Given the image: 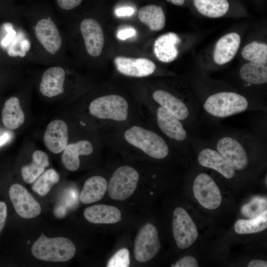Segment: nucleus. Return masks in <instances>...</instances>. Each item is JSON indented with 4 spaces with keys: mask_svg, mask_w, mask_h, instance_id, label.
Wrapping results in <instances>:
<instances>
[{
    "mask_svg": "<svg viewBox=\"0 0 267 267\" xmlns=\"http://www.w3.org/2000/svg\"><path fill=\"white\" fill-rule=\"evenodd\" d=\"M139 179V174L134 168L123 166L112 174L108 184L107 190L112 199L124 201L134 194Z\"/></svg>",
    "mask_w": 267,
    "mask_h": 267,
    "instance_id": "0eeeda50",
    "label": "nucleus"
},
{
    "mask_svg": "<svg viewBox=\"0 0 267 267\" xmlns=\"http://www.w3.org/2000/svg\"><path fill=\"white\" fill-rule=\"evenodd\" d=\"M134 12V9L129 7L120 8L116 11V14L118 16H130Z\"/></svg>",
    "mask_w": 267,
    "mask_h": 267,
    "instance_id": "e433bc0d",
    "label": "nucleus"
},
{
    "mask_svg": "<svg viewBox=\"0 0 267 267\" xmlns=\"http://www.w3.org/2000/svg\"><path fill=\"white\" fill-rule=\"evenodd\" d=\"M93 150L92 144L87 140L68 144L63 151L61 158L62 163L68 170L75 171L80 166L79 156L89 155Z\"/></svg>",
    "mask_w": 267,
    "mask_h": 267,
    "instance_id": "aec40b11",
    "label": "nucleus"
},
{
    "mask_svg": "<svg viewBox=\"0 0 267 267\" xmlns=\"http://www.w3.org/2000/svg\"><path fill=\"white\" fill-rule=\"evenodd\" d=\"M135 29L131 28H128L120 30L117 33V37L121 40H125L129 38L132 37L135 35Z\"/></svg>",
    "mask_w": 267,
    "mask_h": 267,
    "instance_id": "f704fd0d",
    "label": "nucleus"
},
{
    "mask_svg": "<svg viewBox=\"0 0 267 267\" xmlns=\"http://www.w3.org/2000/svg\"><path fill=\"white\" fill-rule=\"evenodd\" d=\"M242 81L249 85H261L267 82V62L249 61L239 70Z\"/></svg>",
    "mask_w": 267,
    "mask_h": 267,
    "instance_id": "5701e85b",
    "label": "nucleus"
},
{
    "mask_svg": "<svg viewBox=\"0 0 267 267\" xmlns=\"http://www.w3.org/2000/svg\"><path fill=\"white\" fill-rule=\"evenodd\" d=\"M68 141V128L63 121L55 120L48 124L44 134V142L50 151L55 154L61 152Z\"/></svg>",
    "mask_w": 267,
    "mask_h": 267,
    "instance_id": "dca6fc26",
    "label": "nucleus"
},
{
    "mask_svg": "<svg viewBox=\"0 0 267 267\" xmlns=\"http://www.w3.org/2000/svg\"><path fill=\"white\" fill-rule=\"evenodd\" d=\"M191 142L193 149L197 152V161L200 166L214 170L227 179L235 176L234 169L205 139L191 134Z\"/></svg>",
    "mask_w": 267,
    "mask_h": 267,
    "instance_id": "39448f33",
    "label": "nucleus"
},
{
    "mask_svg": "<svg viewBox=\"0 0 267 267\" xmlns=\"http://www.w3.org/2000/svg\"><path fill=\"white\" fill-rule=\"evenodd\" d=\"M267 227V210L259 216L248 220H238L234 224L235 232L239 234L259 232Z\"/></svg>",
    "mask_w": 267,
    "mask_h": 267,
    "instance_id": "cd10ccee",
    "label": "nucleus"
},
{
    "mask_svg": "<svg viewBox=\"0 0 267 267\" xmlns=\"http://www.w3.org/2000/svg\"><path fill=\"white\" fill-rule=\"evenodd\" d=\"M180 42L179 36L173 32L160 36L154 44V52L156 57L164 63L174 61L178 56V45Z\"/></svg>",
    "mask_w": 267,
    "mask_h": 267,
    "instance_id": "6ab92c4d",
    "label": "nucleus"
},
{
    "mask_svg": "<svg viewBox=\"0 0 267 267\" xmlns=\"http://www.w3.org/2000/svg\"><path fill=\"white\" fill-rule=\"evenodd\" d=\"M156 116L159 128L167 137L179 143L181 146L193 149L191 133L179 120L160 105L156 109Z\"/></svg>",
    "mask_w": 267,
    "mask_h": 267,
    "instance_id": "6e6552de",
    "label": "nucleus"
},
{
    "mask_svg": "<svg viewBox=\"0 0 267 267\" xmlns=\"http://www.w3.org/2000/svg\"><path fill=\"white\" fill-rule=\"evenodd\" d=\"M167 1H170L174 5L181 6L183 5L185 0H167Z\"/></svg>",
    "mask_w": 267,
    "mask_h": 267,
    "instance_id": "ea45409f",
    "label": "nucleus"
},
{
    "mask_svg": "<svg viewBox=\"0 0 267 267\" xmlns=\"http://www.w3.org/2000/svg\"><path fill=\"white\" fill-rule=\"evenodd\" d=\"M85 219L93 223H115L121 218V213L117 207L104 204L95 205L87 208L84 212Z\"/></svg>",
    "mask_w": 267,
    "mask_h": 267,
    "instance_id": "412c9836",
    "label": "nucleus"
},
{
    "mask_svg": "<svg viewBox=\"0 0 267 267\" xmlns=\"http://www.w3.org/2000/svg\"><path fill=\"white\" fill-rule=\"evenodd\" d=\"M130 253L127 248L118 250L108 261L107 267H128L130 266Z\"/></svg>",
    "mask_w": 267,
    "mask_h": 267,
    "instance_id": "2f4dec72",
    "label": "nucleus"
},
{
    "mask_svg": "<svg viewBox=\"0 0 267 267\" xmlns=\"http://www.w3.org/2000/svg\"><path fill=\"white\" fill-rule=\"evenodd\" d=\"M194 195L198 202L204 208L214 210L222 202L221 191L213 178L206 173L198 174L193 184Z\"/></svg>",
    "mask_w": 267,
    "mask_h": 267,
    "instance_id": "9b49d317",
    "label": "nucleus"
},
{
    "mask_svg": "<svg viewBox=\"0 0 267 267\" xmlns=\"http://www.w3.org/2000/svg\"><path fill=\"white\" fill-rule=\"evenodd\" d=\"M248 267H267V262L266 261L255 260L251 261L248 265Z\"/></svg>",
    "mask_w": 267,
    "mask_h": 267,
    "instance_id": "4c0bfd02",
    "label": "nucleus"
},
{
    "mask_svg": "<svg viewBox=\"0 0 267 267\" xmlns=\"http://www.w3.org/2000/svg\"><path fill=\"white\" fill-rule=\"evenodd\" d=\"M127 142L139 149L149 157L163 159L170 152L169 145L158 134L139 126H133L124 134Z\"/></svg>",
    "mask_w": 267,
    "mask_h": 267,
    "instance_id": "20e7f679",
    "label": "nucleus"
},
{
    "mask_svg": "<svg viewBox=\"0 0 267 267\" xmlns=\"http://www.w3.org/2000/svg\"><path fill=\"white\" fill-rule=\"evenodd\" d=\"M198 266L197 260L191 256H185L171 266L172 267H198Z\"/></svg>",
    "mask_w": 267,
    "mask_h": 267,
    "instance_id": "473e14b6",
    "label": "nucleus"
},
{
    "mask_svg": "<svg viewBox=\"0 0 267 267\" xmlns=\"http://www.w3.org/2000/svg\"><path fill=\"white\" fill-rule=\"evenodd\" d=\"M1 116L3 124L9 129H17L23 124L25 115L17 97H11L5 101Z\"/></svg>",
    "mask_w": 267,
    "mask_h": 267,
    "instance_id": "b1692460",
    "label": "nucleus"
},
{
    "mask_svg": "<svg viewBox=\"0 0 267 267\" xmlns=\"http://www.w3.org/2000/svg\"><path fill=\"white\" fill-rule=\"evenodd\" d=\"M161 243L156 227L150 223L145 224L136 235L134 243V255L139 262L151 260L159 252Z\"/></svg>",
    "mask_w": 267,
    "mask_h": 267,
    "instance_id": "1a4fd4ad",
    "label": "nucleus"
},
{
    "mask_svg": "<svg viewBox=\"0 0 267 267\" xmlns=\"http://www.w3.org/2000/svg\"><path fill=\"white\" fill-rule=\"evenodd\" d=\"M108 183L102 177L95 176L88 178L80 194L81 202L86 204L101 200L107 190Z\"/></svg>",
    "mask_w": 267,
    "mask_h": 267,
    "instance_id": "4be33fe9",
    "label": "nucleus"
},
{
    "mask_svg": "<svg viewBox=\"0 0 267 267\" xmlns=\"http://www.w3.org/2000/svg\"><path fill=\"white\" fill-rule=\"evenodd\" d=\"M49 165L48 157L44 151L38 150L32 155V162L24 166L21 170L23 180L27 183H32L44 172Z\"/></svg>",
    "mask_w": 267,
    "mask_h": 267,
    "instance_id": "a878e982",
    "label": "nucleus"
},
{
    "mask_svg": "<svg viewBox=\"0 0 267 267\" xmlns=\"http://www.w3.org/2000/svg\"><path fill=\"white\" fill-rule=\"evenodd\" d=\"M241 44V37L237 33H228L217 42L214 52L213 59L219 65L230 61L235 56Z\"/></svg>",
    "mask_w": 267,
    "mask_h": 267,
    "instance_id": "f3484780",
    "label": "nucleus"
},
{
    "mask_svg": "<svg viewBox=\"0 0 267 267\" xmlns=\"http://www.w3.org/2000/svg\"><path fill=\"white\" fill-rule=\"evenodd\" d=\"M138 17L151 31H160L165 26V15L162 8L159 5L148 4L142 6L138 11Z\"/></svg>",
    "mask_w": 267,
    "mask_h": 267,
    "instance_id": "393cba45",
    "label": "nucleus"
},
{
    "mask_svg": "<svg viewBox=\"0 0 267 267\" xmlns=\"http://www.w3.org/2000/svg\"><path fill=\"white\" fill-rule=\"evenodd\" d=\"M11 134L8 132H5L0 136V146L8 142L11 138Z\"/></svg>",
    "mask_w": 267,
    "mask_h": 267,
    "instance_id": "58836bf2",
    "label": "nucleus"
},
{
    "mask_svg": "<svg viewBox=\"0 0 267 267\" xmlns=\"http://www.w3.org/2000/svg\"><path fill=\"white\" fill-rule=\"evenodd\" d=\"M241 55L248 61L267 62V44L252 42L243 48Z\"/></svg>",
    "mask_w": 267,
    "mask_h": 267,
    "instance_id": "c756f323",
    "label": "nucleus"
},
{
    "mask_svg": "<svg viewBox=\"0 0 267 267\" xmlns=\"http://www.w3.org/2000/svg\"><path fill=\"white\" fill-rule=\"evenodd\" d=\"M80 30L87 52L93 57L99 56L104 46V37L99 22L93 18H86L81 23Z\"/></svg>",
    "mask_w": 267,
    "mask_h": 267,
    "instance_id": "ddd939ff",
    "label": "nucleus"
},
{
    "mask_svg": "<svg viewBox=\"0 0 267 267\" xmlns=\"http://www.w3.org/2000/svg\"><path fill=\"white\" fill-rule=\"evenodd\" d=\"M8 193L13 207L20 217L32 219L40 214V204L23 185L19 183L12 184Z\"/></svg>",
    "mask_w": 267,
    "mask_h": 267,
    "instance_id": "f8f14e48",
    "label": "nucleus"
},
{
    "mask_svg": "<svg viewBox=\"0 0 267 267\" xmlns=\"http://www.w3.org/2000/svg\"><path fill=\"white\" fill-rule=\"evenodd\" d=\"M65 79V72L60 67L47 69L43 74L40 84V91L44 96L52 97L62 94Z\"/></svg>",
    "mask_w": 267,
    "mask_h": 267,
    "instance_id": "a211bd4d",
    "label": "nucleus"
},
{
    "mask_svg": "<svg viewBox=\"0 0 267 267\" xmlns=\"http://www.w3.org/2000/svg\"><path fill=\"white\" fill-rule=\"evenodd\" d=\"M235 171L249 166L251 156L265 151L266 142L259 135L244 130L217 128L205 139Z\"/></svg>",
    "mask_w": 267,
    "mask_h": 267,
    "instance_id": "f257e3e1",
    "label": "nucleus"
},
{
    "mask_svg": "<svg viewBox=\"0 0 267 267\" xmlns=\"http://www.w3.org/2000/svg\"><path fill=\"white\" fill-rule=\"evenodd\" d=\"M193 3L199 13L210 18L223 16L229 8L227 0H193Z\"/></svg>",
    "mask_w": 267,
    "mask_h": 267,
    "instance_id": "bb28decb",
    "label": "nucleus"
},
{
    "mask_svg": "<svg viewBox=\"0 0 267 267\" xmlns=\"http://www.w3.org/2000/svg\"><path fill=\"white\" fill-rule=\"evenodd\" d=\"M114 62L117 71L127 76L144 77L152 74L156 65L151 60L145 58H131L117 56Z\"/></svg>",
    "mask_w": 267,
    "mask_h": 267,
    "instance_id": "4468645a",
    "label": "nucleus"
},
{
    "mask_svg": "<svg viewBox=\"0 0 267 267\" xmlns=\"http://www.w3.org/2000/svg\"><path fill=\"white\" fill-rule=\"evenodd\" d=\"M60 8L64 10L74 9L82 3L83 0H55Z\"/></svg>",
    "mask_w": 267,
    "mask_h": 267,
    "instance_id": "72a5a7b5",
    "label": "nucleus"
},
{
    "mask_svg": "<svg viewBox=\"0 0 267 267\" xmlns=\"http://www.w3.org/2000/svg\"><path fill=\"white\" fill-rule=\"evenodd\" d=\"M129 105L122 96L109 94L93 99L89 107L90 114L101 119L124 121L128 116Z\"/></svg>",
    "mask_w": 267,
    "mask_h": 267,
    "instance_id": "423d86ee",
    "label": "nucleus"
},
{
    "mask_svg": "<svg viewBox=\"0 0 267 267\" xmlns=\"http://www.w3.org/2000/svg\"><path fill=\"white\" fill-rule=\"evenodd\" d=\"M58 173L54 169H48L42 174L35 181L32 190L39 195L44 196L50 191L52 186L59 180Z\"/></svg>",
    "mask_w": 267,
    "mask_h": 267,
    "instance_id": "c85d7f7f",
    "label": "nucleus"
},
{
    "mask_svg": "<svg viewBox=\"0 0 267 267\" xmlns=\"http://www.w3.org/2000/svg\"><path fill=\"white\" fill-rule=\"evenodd\" d=\"M35 33L37 39L47 52L53 55L59 50L62 44L61 37L56 25L49 17L38 21Z\"/></svg>",
    "mask_w": 267,
    "mask_h": 267,
    "instance_id": "2eb2a0df",
    "label": "nucleus"
},
{
    "mask_svg": "<svg viewBox=\"0 0 267 267\" xmlns=\"http://www.w3.org/2000/svg\"><path fill=\"white\" fill-rule=\"evenodd\" d=\"M172 230L177 245L185 249L192 245L198 237L196 225L182 208H176L173 213Z\"/></svg>",
    "mask_w": 267,
    "mask_h": 267,
    "instance_id": "9d476101",
    "label": "nucleus"
},
{
    "mask_svg": "<svg viewBox=\"0 0 267 267\" xmlns=\"http://www.w3.org/2000/svg\"><path fill=\"white\" fill-rule=\"evenodd\" d=\"M7 217V207L3 201H0V233L3 229Z\"/></svg>",
    "mask_w": 267,
    "mask_h": 267,
    "instance_id": "c9c22d12",
    "label": "nucleus"
},
{
    "mask_svg": "<svg viewBox=\"0 0 267 267\" xmlns=\"http://www.w3.org/2000/svg\"><path fill=\"white\" fill-rule=\"evenodd\" d=\"M206 122L227 118L247 111H266L267 106L255 103L244 95L233 91L213 93L198 101Z\"/></svg>",
    "mask_w": 267,
    "mask_h": 267,
    "instance_id": "f03ea898",
    "label": "nucleus"
},
{
    "mask_svg": "<svg viewBox=\"0 0 267 267\" xmlns=\"http://www.w3.org/2000/svg\"><path fill=\"white\" fill-rule=\"evenodd\" d=\"M267 198L261 196H256L251 199L248 203L242 206L241 212L244 216L250 219L255 218L267 210Z\"/></svg>",
    "mask_w": 267,
    "mask_h": 267,
    "instance_id": "7c9ffc66",
    "label": "nucleus"
},
{
    "mask_svg": "<svg viewBox=\"0 0 267 267\" xmlns=\"http://www.w3.org/2000/svg\"><path fill=\"white\" fill-rule=\"evenodd\" d=\"M31 252L35 258L40 260L65 262L73 258L76 247L67 238H49L42 233L32 245Z\"/></svg>",
    "mask_w": 267,
    "mask_h": 267,
    "instance_id": "7ed1b4c3",
    "label": "nucleus"
}]
</instances>
